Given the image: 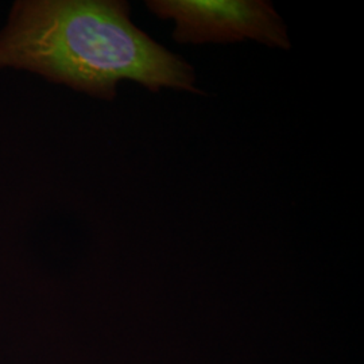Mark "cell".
Instances as JSON below:
<instances>
[{
    "label": "cell",
    "mask_w": 364,
    "mask_h": 364,
    "mask_svg": "<svg viewBox=\"0 0 364 364\" xmlns=\"http://www.w3.org/2000/svg\"><path fill=\"white\" fill-rule=\"evenodd\" d=\"M14 68L112 100L130 80L149 91L200 93L195 69L132 23L120 0H19L0 31V69Z\"/></svg>",
    "instance_id": "obj_1"
},
{
    "label": "cell",
    "mask_w": 364,
    "mask_h": 364,
    "mask_svg": "<svg viewBox=\"0 0 364 364\" xmlns=\"http://www.w3.org/2000/svg\"><path fill=\"white\" fill-rule=\"evenodd\" d=\"M147 9L174 22L180 43H231L252 39L269 48H291L287 28L264 0H150Z\"/></svg>",
    "instance_id": "obj_2"
}]
</instances>
